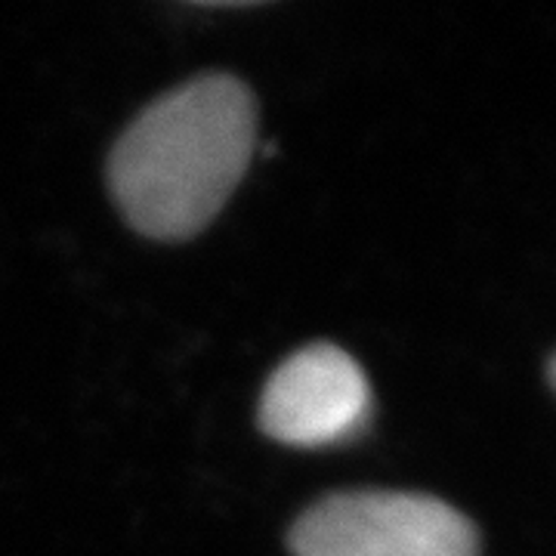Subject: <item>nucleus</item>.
Segmentation results:
<instances>
[{"instance_id": "nucleus-1", "label": "nucleus", "mask_w": 556, "mask_h": 556, "mask_svg": "<svg viewBox=\"0 0 556 556\" xmlns=\"http://www.w3.org/2000/svg\"><path fill=\"white\" fill-rule=\"evenodd\" d=\"M257 139V102L232 75H204L164 93L109 161L121 214L142 236L192 239L223 211Z\"/></svg>"}, {"instance_id": "nucleus-2", "label": "nucleus", "mask_w": 556, "mask_h": 556, "mask_svg": "<svg viewBox=\"0 0 556 556\" xmlns=\"http://www.w3.org/2000/svg\"><path fill=\"white\" fill-rule=\"evenodd\" d=\"M294 556H477L473 522L452 504L415 492H340L291 529Z\"/></svg>"}, {"instance_id": "nucleus-3", "label": "nucleus", "mask_w": 556, "mask_h": 556, "mask_svg": "<svg viewBox=\"0 0 556 556\" xmlns=\"http://www.w3.org/2000/svg\"><path fill=\"white\" fill-rule=\"evenodd\" d=\"M371 417V387L350 353L313 343L285 358L260 399V427L285 445L318 448L358 437Z\"/></svg>"}, {"instance_id": "nucleus-4", "label": "nucleus", "mask_w": 556, "mask_h": 556, "mask_svg": "<svg viewBox=\"0 0 556 556\" xmlns=\"http://www.w3.org/2000/svg\"><path fill=\"white\" fill-rule=\"evenodd\" d=\"M551 383L556 387V356H554V362H551Z\"/></svg>"}]
</instances>
